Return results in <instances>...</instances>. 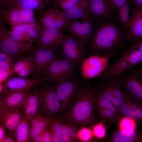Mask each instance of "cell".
Masks as SVG:
<instances>
[{
  "label": "cell",
  "mask_w": 142,
  "mask_h": 142,
  "mask_svg": "<svg viewBox=\"0 0 142 142\" xmlns=\"http://www.w3.org/2000/svg\"><path fill=\"white\" fill-rule=\"evenodd\" d=\"M118 80L126 94L142 104V80L133 68L119 75Z\"/></svg>",
  "instance_id": "cell-7"
},
{
  "label": "cell",
  "mask_w": 142,
  "mask_h": 142,
  "mask_svg": "<svg viewBox=\"0 0 142 142\" xmlns=\"http://www.w3.org/2000/svg\"><path fill=\"white\" fill-rule=\"evenodd\" d=\"M30 90L19 91H6L0 94V109H20Z\"/></svg>",
  "instance_id": "cell-16"
},
{
  "label": "cell",
  "mask_w": 142,
  "mask_h": 142,
  "mask_svg": "<svg viewBox=\"0 0 142 142\" xmlns=\"http://www.w3.org/2000/svg\"><path fill=\"white\" fill-rule=\"evenodd\" d=\"M9 132V134H6L4 138L0 142H16L14 133Z\"/></svg>",
  "instance_id": "cell-45"
},
{
  "label": "cell",
  "mask_w": 142,
  "mask_h": 142,
  "mask_svg": "<svg viewBox=\"0 0 142 142\" xmlns=\"http://www.w3.org/2000/svg\"><path fill=\"white\" fill-rule=\"evenodd\" d=\"M48 125V118L45 116L36 125L30 129L29 141L35 136L42 132Z\"/></svg>",
  "instance_id": "cell-35"
},
{
  "label": "cell",
  "mask_w": 142,
  "mask_h": 142,
  "mask_svg": "<svg viewBox=\"0 0 142 142\" xmlns=\"http://www.w3.org/2000/svg\"><path fill=\"white\" fill-rule=\"evenodd\" d=\"M80 0H57L55 2L64 11L74 6Z\"/></svg>",
  "instance_id": "cell-41"
},
{
  "label": "cell",
  "mask_w": 142,
  "mask_h": 142,
  "mask_svg": "<svg viewBox=\"0 0 142 142\" xmlns=\"http://www.w3.org/2000/svg\"><path fill=\"white\" fill-rule=\"evenodd\" d=\"M123 49L119 53L120 55V57L109 64L99 76V83H107L114 77L120 74L142 62V53L132 43Z\"/></svg>",
  "instance_id": "cell-3"
},
{
  "label": "cell",
  "mask_w": 142,
  "mask_h": 142,
  "mask_svg": "<svg viewBox=\"0 0 142 142\" xmlns=\"http://www.w3.org/2000/svg\"><path fill=\"white\" fill-rule=\"evenodd\" d=\"M31 56L28 58L23 57L14 64L13 70L14 73H18L26 66Z\"/></svg>",
  "instance_id": "cell-40"
},
{
  "label": "cell",
  "mask_w": 142,
  "mask_h": 142,
  "mask_svg": "<svg viewBox=\"0 0 142 142\" xmlns=\"http://www.w3.org/2000/svg\"><path fill=\"white\" fill-rule=\"evenodd\" d=\"M26 23L30 26L39 32L43 26V25L40 22H39L36 20L33 21Z\"/></svg>",
  "instance_id": "cell-46"
},
{
  "label": "cell",
  "mask_w": 142,
  "mask_h": 142,
  "mask_svg": "<svg viewBox=\"0 0 142 142\" xmlns=\"http://www.w3.org/2000/svg\"><path fill=\"white\" fill-rule=\"evenodd\" d=\"M28 120L23 118L14 131L16 142H27L29 141L30 124Z\"/></svg>",
  "instance_id": "cell-29"
},
{
  "label": "cell",
  "mask_w": 142,
  "mask_h": 142,
  "mask_svg": "<svg viewBox=\"0 0 142 142\" xmlns=\"http://www.w3.org/2000/svg\"><path fill=\"white\" fill-rule=\"evenodd\" d=\"M5 128L2 124H0V142L4 138L6 135Z\"/></svg>",
  "instance_id": "cell-50"
},
{
  "label": "cell",
  "mask_w": 142,
  "mask_h": 142,
  "mask_svg": "<svg viewBox=\"0 0 142 142\" xmlns=\"http://www.w3.org/2000/svg\"><path fill=\"white\" fill-rule=\"evenodd\" d=\"M62 120L61 136L63 142L77 141V133L81 127L74 123Z\"/></svg>",
  "instance_id": "cell-26"
},
{
  "label": "cell",
  "mask_w": 142,
  "mask_h": 142,
  "mask_svg": "<svg viewBox=\"0 0 142 142\" xmlns=\"http://www.w3.org/2000/svg\"><path fill=\"white\" fill-rule=\"evenodd\" d=\"M133 70L140 78L142 79V66L135 69H133Z\"/></svg>",
  "instance_id": "cell-52"
},
{
  "label": "cell",
  "mask_w": 142,
  "mask_h": 142,
  "mask_svg": "<svg viewBox=\"0 0 142 142\" xmlns=\"http://www.w3.org/2000/svg\"><path fill=\"white\" fill-rule=\"evenodd\" d=\"M119 113V119L126 117L137 123L142 122V104L130 98L125 93Z\"/></svg>",
  "instance_id": "cell-19"
},
{
  "label": "cell",
  "mask_w": 142,
  "mask_h": 142,
  "mask_svg": "<svg viewBox=\"0 0 142 142\" xmlns=\"http://www.w3.org/2000/svg\"><path fill=\"white\" fill-rule=\"evenodd\" d=\"M42 142H52V137L49 125L41 133Z\"/></svg>",
  "instance_id": "cell-43"
},
{
  "label": "cell",
  "mask_w": 142,
  "mask_h": 142,
  "mask_svg": "<svg viewBox=\"0 0 142 142\" xmlns=\"http://www.w3.org/2000/svg\"><path fill=\"white\" fill-rule=\"evenodd\" d=\"M135 47L142 53V39L137 40L131 43Z\"/></svg>",
  "instance_id": "cell-49"
},
{
  "label": "cell",
  "mask_w": 142,
  "mask_h": 142,
  "mask_svg": "<svg viewBox=\"0 0 142 142\" xmlns=\"http://www.w3.org/2000/svg\"><path fill=\"white\" fill-rule=\"evenodd\" d=\"M40 20L45 27L64 31L70 21L66 17L64 11L56 2L42 14Z\"/></svg>",
  "instance_id": "cell-11"
},
{
  "label": "cell",
  "mask_w": 142,
  "mask_h": 142,
  "mask_svg": "<svg viewBox=\"0 0 142 142\" xmlns=\"http://www.w3.org/2000/svg\"><path fill=\"white\" fill-rule=\"evenodd\" d=\"M55 86L57 98L61 103L60 115L68 110L74 101L80 86L79 80L75 75L57 83Z\"/></svg>",
  "instance_id": "cell-6"
},
{
  "label": "cell",
  "mask_w": 142,
  "mask_h": 142,
  "mask_svg": "<svg viewBox=\"0 0 142 142\" xmlns=\"http://www.w3.org/2000/svg\"><path fill=\"white\" fill-rule=\"evenodd\" d=\"M39 94L38 90L28 93L20 109L22 118L28 120L38 111Z\"/></svg>",
  "instance_id": "cell-21"
},
{
  "label": "cell",
  "mask_w": 142,
  "mask_h": 142,
  "mask_svg": "<svg viewBox=\"0 0 142 142\" xmlns=\"http://www.w3.org/2000/svg\"><path fill=\"white\" fill-rule=\"evenodd\" d=\"M58 49L36 47L33 48L31 55L35 72H43L52 62L58 58Z\"/></svg>",
  "instance_id": "cell-14"
},
{
  "label": "cell",
  "mask_w": 142,
  "mask_h": 142,
  "mask_svg": "<svg viewBox=\"0 0 142 142\" xmlns=\"http://www.w3.org/2000/svg\"><path fill=\"white\" fill-rule=\"evenodd\" d=\"M94 136L99 139H102L105 136L106 127L102 121L97 122L92 128Z\"/></svg>",
  "instance_id": "cell-37"
},
{
  "label": "cell",
  "mask_w": 142,
  "mask_h": 142,
  "mask_svg": "<svg viewBox=\"0 0 142 142\" xmlns=\"http://www.w3.org/2000/svg\"><path fill=\"white\" fill-rule=\"evenodd\" d=\"M96 112L98 119L108 124L116 123L119 118V114L106 109L96 111Z\"/></svg>",
  "instance_id": "cell-33"
},
{
  "label": "cell",
  "mask_w": 142,
  "mask_h": 142,
  "mask_svg": "<svg viewBox=\"0 0 142 142\" xmlns=\"http://www.w3.org/2000/svg\"><path fill=\"white\" fill-rule=\"evenodd\" d=\"M96 25L89 17L84 19H73L69 21L64 31L78 39L85 48L90 42Z\"/></svg>",
  "instance_id": "cell-9"
},
{
  "label": "cell",
  "mask_w": 142,
  "mask_h": 142,
  "mask_svg": "<svg viewBox=\"0 0 142 142\" xmlns=\"http://www.w3.org/2000/svg\"><path fill=\"white\" fill-rule=\"evenodd\" d=\"M95 87L89 81L80 87L71 107L60 115L63 120L75 123L80 127H92L98 122L94 113Z\"/></svg>",
  "instance_id": "cell-2"
},
{
  "label": "cell",
  "mask_w": 142,
  "mask_h": 142,
  "mask_svg": "<svg viewBox=\"0 0 142 142\" xmlns=\"http://www.w3.org/2000/svg\"><path fill=\"white\" fill-rule=\"evenodd\" d=\"M44 116H45L41 113L38 111L34 115L30 118L28 120L29 122L30 129L36 125L43 119Z\"/></svg>",
  "instance_id": "cell-42"
},
{
  "label": "cell",
  "mask_w": 142,
  "mask_h": 142,
  "mask_svg": "<svg viewBox=\"0 0 142 142\" xmlns=\"http://www.w3.org/2000/svg\"><path fill=\"white\" fill-rule=\"evenodd\" d=\"M93 136L92 130L90 127L82 126L80 128L77 133V141H92Z\"/></svg>",
  "instance_id": "cell-36"
},
{
  "label": "cell",
  "mask_w": 142,
  "mask_h": 142,
  "mask_svg": "<svg viewBox=\"0 0 142 142\" xmlns=\"http://www.w3.org/2000/svg\"><path fill=\"white\" fill-rule=\"evenodd\" d=\"M113 142H142V133L136 130L127 132L119 129L115 133L109 140Z\"/></svg>",
  "instance_id": "cell-27"
},
{
  "label": "cell",
  "mask_w": 142,
  "mask_h": 142,
  "mask_svg": "<svg viewBox=\"0 0 142 142\" xmlns=\"http://www.w3.org/2000/svg\"><path fill=\"white\" fill-rule=\"evenodd\" d=\"M129 31L126 34L129 43L142 39V9L131 8Z\"/></svg>",
  "instance_id": "cell-20"
},
{
  "label": "cell",
  "mask_w": 142,
  "mask_h": 142,
  "mask_svg": "<svg viewBox=\"0 0 142 142\" xmlns=\"http://www.w3.org/2000/svg\"><path fill=\"white\" fill-rule=\"evenodd\" d=\"M47 81V78L45 76L36 79H30L20 77H11L8 78L2 84L3 88L1 93L6 91H19L30 89L34 85Z\"/></svg>",
  "instance_id": "cell-17"
},
{
  "label": "cell",
  "mask_w": 142,
  "mask_h": 142,
  "mask_svg": "<svg viewBox=\"0 0 142 142\" xmlns=\"http://www.w3.org/2000/svg\"><path fill=\"white\" fill-rule=\"evenodd\" d=\"M118 77L119 75L114 77L108 83L111 91V102L119 113L124 102L125 93L120 88Z\"/></svg>",
  "instance_id": "cell-24"
},
{
  "label": "cell",
  "mask_w": 142,
  "mask_h": 142,
  "mask_svg": "<svg viewBox=\"0 0 142 142\" xmlns=\"http://www.w3.org/2000/svg\"><path fill=\"white\" fill-rule=\"evenodd\" d=\"M105 0H91L89 17L97 25L117 18Z\"/></svg>",
  "instance_id": "cell-15"
},
{
  "label": "cell",
  "mask_w": 142,
  "mask_h": 142,
  "mask_svg": "<svg viewBox=\"0 0 142 142\" xmlns=\"http://www.w3.org/2000/svg\"><path fill=\"white\" fill-rule=\"evenodd\" d=\"M129 43L117 18L96 25L90 42L84 48L85 53L88 56L115 55L118 50L126 48Z\"/></svg>",
  "instance_id": "cell-1"
},
{
  "label": "cell",
  "mask_w": 142,
  "mask_h": 142,
  "mask_svg": "<svg viewBox=\"0 0 142 142\" xmlns=\"http://www.w3.org/2000/svg\"><path fill=\"white\" fill-rule=\"evenodd\" d=\"M57 0H45L47 5L52 4L56 2Z\"/></svg>",
  "instance_id": "cell-53"
},
{
  "label": "cell",
  "mask_w": 142,
  "mask_h": 142,
  "mask_svg": "<svg viewBox=\"0 0 142 142\" xmlns=\"http://www.w3.org/2000/svg\"><path fill=\"white\" fill-rule=\"evenodd\" d=\"M91 0H80L78 3L64 11L66 17L70 20L84 19L89 17Z\"/></svg>",
  "instance_id": "cell-23"
},
{
  "label": "cell",
  "mask_w": 142,
  "mask_h": 142,
  "mask_svg": "<svg viewBox=\"0 0 142 142\" xmlns=\"http://www.w3.org/2000/svg\"><path fill=\"white\" fill-rule=\"evenodd\" d=\"M0 52L14 58L23 53L18 44L10 34L5 23L0 21Z\"/></svg>",
  "instance_id": "cell-18"
},
{
  "label": "cell",
  "mask_w": 142,
  "mask_h": 142,
  "mask_svg": "<svg viewBox=\"0 0 142 142\" xmlns=\"http://www.w3.org/2000/svg\"><path fill=\"white\" fill-rule=\"evenodd\" d=\"M22 115L19 109L9 110L0 109V121L7 130L14 133Z\"/></svg>",
  "instance_id": "cell-22"
},
{
  "label": "cell",
  "mask_w": 142,
  "mask_h": 142,
  "mask_svg": "<svg viewBox=\"0 0 142 142\" xmlns=\"http://www.w3.org/2000/svg\"><path fill=\"white\" fill-rule=\"evenodd\" d=\"M120 129L124 131L131 132L136 130L137 122L133 119L122 117L119 119Z\"/></svg>",
  "instance_id": "cell-34"
},
{
  "label": "cell",
  "mask_w": 142,
  "mask_h": 142,
  "mask_svg": "<svg viewBox=\"0 0 142 142\" xmlns=\"http://www.w3.org/2000/svg\"><path fill=\"white\" fill-rule=\"evenodd\" d=\"M84 48L80 41L72 35L65 36L60 49L63 58L78 66L85 60Z\"/></svg>",
  "instance_id": "cell-10"
},
{
  "label": "cell",
  "mask_w": 142,
  "mask_h": 142,
  "mask_svg": "<svg viewBox=\"0 0 142 142\" xmlns=\"http://www.w3.org/2000/svg\"><path fill=\"white\" fill-rule=\"evenodd\" d=\"M111 57V56L102 57L97 55L89 56L82 63L84 77L88 79L99 76L108 66Z\"/></svg>",
  "instance_id": "cell-13"
},
{
  "label": "cell",
  "mask_w": 142,
  "mask_h": 142,
  "mask_svg": "<svg viewBox=\"0 0 142 142\" xmlns=\"http://www.w3.org/2000/svg\"><path fill=\"white\" fill-rule=\"evenodd\" d=\"M132 7L142 9V0H130Z\"/></svg>",
  "instance_id": "cell-48"
},
{
  "label": "cell",
  "mask_w": 142,
  "mask_h": 142,
  "mask_svg": "<svg viewBox=\"0 0 142 142\" xmlns=\"http://www.w3.org/2000/svg\"><path fill=\"white\" fill-rule=\"evenodd\" d=\"M110 8L117 14L126 0H105Z\"/></svg>",
  "instance_id": "cell-39"
},
{
  "label": "cell",
  "mask_w": 142,
  "mask_h": 142,
  "mask_svg": "<svg viewBox=\"0 0 142 142\" xmlns=\"http://www.w3.org/2000/svg\"><path fill=\"white\" fill-rule=\"evenodd\" d=\"M35 72V68L32 61L31 57L24 67L17 73L20 77L26 78L32 72Z\"/></svg>",
  "instance_id": "cell-38"
},
{
  "label": "cell",
  "mask_w": 142,
  "mask_h": 142,
  "mask_svg": "<svg viewBox=\"0 0 142 142\" xmlns=\"http://www.w3.org/2000/svg\"><path fill=\"white\" fill-rule=\"evenodd\" d=\"M9 31L11 36L17 42L23 53L32 50L33 48V43L34 41L23 32L13 28H11Z\"/></svg>",
  "instance_id": "cell-25"
},
{
  "label": "cell",
  "mask_w": 142,
  "mask_h": 142,
  "mask_svg": "<svg viewBox=\"0 0 142 142\" xmlns=\"http://www.w3.org/2000/svg\"><path fill=\"white\" fill-rule=\"evenodd\" d=\"M36 20L34 10L10 5L0 13V21L11 27Z\"/></svg>",
  "instance_id": "cell-8"
},
{
  "label": "cell",
  "mask_w": 142,
  "mask_h": 142,
  "mask_svg": "<svg viewBox=\"0 0 142 142\" xmlns=\"http://www.w3.org/2000/svg\"><path fill=\"white\" fill-rule=\"evenodd\" d=\"M7 62L13 64L14 63V58L7 54L0 52V62Z\"/></svg>",
  "instance_id": "cell-44"
},
{
  "label": "cell",
  "mask_w": 142,
  "mask_h": 142,
  "mask_svg": "<svg viewBox=\"0 0 142 142\" xmlns=\"http://www.w3.org/2000/svg\"><path fill=\"white\" fill-rule=\"evenodd\" d=\"M64 30L47 28L43 26L39 32L35 41L36 47L59 49L63 42L65 35Z\"/></svg>",
  "instance_id": "cell-12"
},
{
  "label": "cell",
  "mask_w": 142,
  "mask_h": 142,
  "mask_svg": "<svg viewBox=\"0 0 142 142\" xmlns=\"http://www.w3.org/2000/svg\"><path fill=\"white\" fill-rule=\"evenodd\" d=\"M53 142H63L61 136L62 120L60 115L47 117Z\"/></svg>",
  "instance_id": "cell-28"
},
{
  "label": "cell",
  "mask_w": 142,
  "mask_h": 142,
  "mask_svg": "<svg viewBox=\"0 0 142 142\" xmlns=\"http://www.w3.org/2000/svg\"><path fill=\"white\" fill-rule=\"evenodd\" d=\"M78 66L67 59L58 58L51 63L43 73L48 81L57 84L74 75Z\"/></svg>",
  "instance_id": "cell-4"
},
{
  "label": "cell",
  "mask_w": 142,
  "mask_h": 142,
  "mask_svg": "<svg viewBox=\"0 0 142 142\" xmlns=\"http://www.w3.org/2000/svg\"><path fill=\"white\" fill-rule=\"evenodd\" d=\"M38 111L44 116L59 115L61 105L56 93L55 86L49 85L40 88Z\"/></svg>",
  "instance_id": "cell-5"
},
{
  "label": "cell",
  "mask_w": 142,
  "mask_h": 142,
  "mask_svg": "<svg viewBox=\"0 0 142 142\" xmlns=\"http://www.w3.org/2000/svg\"><path fill=\"white\" fill-rule=\"evenodd\" d=\"M130 6V0H126L117 14L121 26L126 35L129 30L130 20L129 15Z\"/></svg>",
  "instance_id": "cell-31"
},
{
  "label": "cell",
  "mask_w": 142,
  "mask_h": 142,
  "mask_svg": "<svg viewBox=\"0 0 142 142\" xmlns=\"http://www.w3.org/2000/svg\"><path fill=\"white\" fill-rule=\"evenodd\" d=\"M16 0H0V13L11 3Z\"/></svg>",
  "instance_id": "cell-47"
},
{
  "label": "cell",
  "mask_w": 142,
  "mask_h": 142,
  "mask_svg": "<svg viewBox=\"0 0 142 142\" xmlns=\"http://www.w3.org/2000/svg\"><path fill=\"white\" fill-rule=\"evenodd\" d=\"M9 5L39 11H43L48 6L45 0H16Z\"/></svg>",
  "instance_id": "cell-30"
},
{
  "label": "cell",
  "mask_w": 142,
  "mask_h": 142,
  "mask_svg": "<svg viewBox=\"0 0 142 142\" xmlns=\"http://www.w3.org/2000/svg\"><path fill=\"white\" fill-rule=\"evenodd\" d=\"M95 111L108 110L114 113L118 114L120 116L119 112L111 102L95 93Z\"/></svg>",
  "instance_id": "cell-32"
},
{
  "label": "cell",
  "mask_w": 142,
  "mask_h": 142,
  "mask_svg": "<svg viewBox=\"0 0 142 142\" xmlns=\"http://www.w3.org/2000/svg\"><path fill=\"white\" fill-rule=\"evenodd\" d=\"M42 138L41 133L35 136L31 139L30 141L33 142H42Z\"/></svg>",
  "instance_id": "cell-51"
}]
</instances>
